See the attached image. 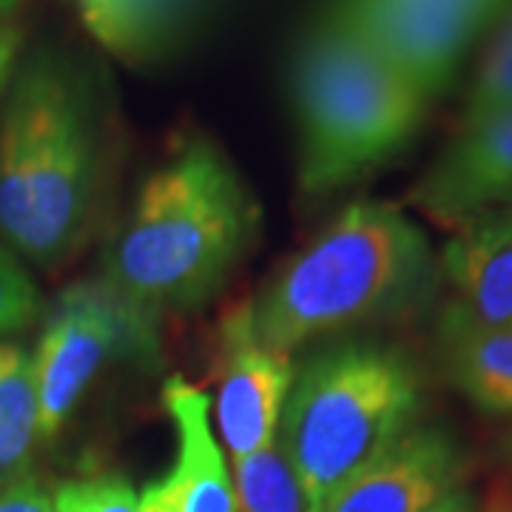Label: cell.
Instances as JSON below:
<instances>
[{"label": "cell", "instance_id": "6da1fadb", "mask_svg": "<svg viewBox=\"0 0 512 512\" xmlns=\"http://www.w3.org/2000/svg\"><path fill=\"white\" fill-rule=\"evenodd\" d=\"M254 228L256 205L234 165L211 140L191 137L140 185L103 279L157 316L200 308Z\"/></svg>", "mask_w": 512, "mask_h": 512}, {"label": "cell", "instance_id": "7a4b0ae2", "mask_svg": "<svg viewBox=\"0 0 512 512\" xmlns=\"http://www.w3.org/2000/svg\"><path fill=\"white\" fill-rule=\"evenodd\" d=\"M97 134L89 94L57 57L20 63L0 109V239L37 265L77 248L92 217Z\"/></svg>", "mask_w": 512, "mask_h": 512}, {"label": "cell", "instance_id": "3957f363", "mask_svg": "<svg viewBox=\"0 0 512 512\" xmlns=\"http://www.w3.org/2000/svg\"><path fill=\"white\" fill-rule=\"evenodd\" d=\"M430 271L427 237L404 211L353 202L259 293L256 333L291 356L319 336L404 311L424 293Z\"/></svg>", "mask_w": 512, "mask_h": 512}, {"label": "cell", "instance_id": "277c9868", "mask_svg": "<svg viewBox=\"0 0 512 512\" xmlns=\"http://www.w3.org/2000/svg\"><path fill=\"white\" fill-rule=\"evenodd\" d=\"M291 100L299 128V188L308 197L339 191L404 151L430 103L328 12L296 43Z\"/></svg>", "mask_w": 512, "mask_h": 512}, {"label": "cell", "instance_id": "5b68a950", "mask_svg": "<svg viewBox=\"0 0 512 512\" xmlns=\"http://www.w3.org/2000/svg\"><path fill=\"white\" fill-rule=\"evenodd\" d=\"M419 396L413 365L379 345L345 342L293 370L276 441L311 512L416 427Z\"/></svg>", "mask_w": 512, "mask_h": 512}, {"label": "cell", "instance_id": "8992f818", "mask_svg": "<svg viewBox=\"0 0 512 512\" xmlns=\"http://www.w3.org/2000/svg\"><path fill=\"white\" fill-rule=\"evenodd\" d=\"M160 316L103 276L74 282L57 296L35 350L40 441H52L77 402L111 362H154Z\"/></svg>", "mask_w": 512, "mask_h": 512}, {"label": "cell", "instance_id": "52a82bcc", "mask_svg": "<svg viewBox=\"0 0 512 512\" xmlns=\"http://www.w3.org/2000/svg\"><path fill=\"white\" fill-rule=\"evenodd\" d=\"M512 0H330V18L404 74L427 100L444 94L467 52Z\"/></svg>", "mask_w": 512, "mask_h": 512}, {"label": "cell", "instance_id": "ba28073f", "mask_svg": "<svg viewBox=\"0 0 512 512\" xmlns=\"http://www.w3.org/2000/svg\"><path fill=\"white\" fill-rule=\"evenodd\" d=\"M288 353L268 348L254 322V302L222 316L217 348V424L231 461L274 444L293 382Z\"/></svg>", "mask_w": 512, "mask_h": 512}, {"label": "cell", "instance_id": "9c48e42d", "mask_svg": "<svg viewBox=\"0 0 512 512\" xmlns=\"http://www.w3.org/2000/svg\"><path fill=\"white\" fill-rule=\"evenodd\" d=\"M512 197V106L458 131L410 200L441 225H464Z\"/></svg>", "mask_w": 512, "mask_h": 512}, {"label": "cell", "instance_id": "30bf717a", "mask_svg": "<svg viewBox=\"0 0 512 512\" xmlns=\"http://www.w3.org/2000/svg\"><path fill=\"white\" fill-rule=\"evenodd\" d=\"M461 458L439 427H410L322 507V512H427L456 490Z\"/></svg>", "mask_w": 512, "mask_h": 512}, {"label": "cell", "instance_id": "8fae6325", "mask_svg": "<svg viewBox=\"0 0 512 512\" xmlns=\"http://www.w3.org/2000/svg\"><path fill=\"white\" fill-rule=\"evenodd\" d=\"M163 402L177 430V458L140 493L143 512H237L234 481L211 427V396L185 379H168Z\"/></svg>", "mask_w": 512, "mask_h": 512}, {"label": "cell", "instance_id": "7c38bea8", "mask_svg": "<svg viewBox=\"0 0 512 512\" xmlns=\"http://www.w3.org/2000/svg\"><path fill=\"white\" fill-rule=\"evenodd\" d=\"M441 268L456 293L453 316L478 328L512 325V208H490L458 225Z\"/></svg>", "mask_w": 512, "mask_h": 512}, {"label": "cell", "instance_id": "4fadbf2b", "mask_svg": "<svg viewBox=\"0 0 512 512\" xmlns=\"http://www.w3.org/2000/svg\"><path fill=\"white\" fill-rule=\"evenodd\" d=\"M447 373L487 413H512V325L478 328L453 313L441 328Z\"/></svg>", "mask_w": 512, "mask_h": 512}, {"label": "cell", "instance_id": "5bb4252c", "mask_svg": "<svg viewBox=\"0 0 512 512\" xmlns=\"http://www.w3.org/2000/svg\"><path fill=\"white\" fill-rule=\"evenodd\" d=\"M191 0H77L89 35L120 60H146L168 46Z\"/></svg>", "mask_w": 512, "mask_h": 512}, {"label": "cell", "instance_id": "9a60e30c", "mask_svg": "<svg viewBox=\"0 0 512 512\" xmlns=\"http://www.w3.org/2000/svg\"><path fill=\"white\" fill-rule=\"evenodd\" d=\"M40 441L35 359L20 345L0 342V487L26 473Z\"/></svg>", "mask_w": 512, "mask_h": 512}, {"label": "cell", "instance_id": "2e32d148", "mask_svg": "<svg viewBox=\"0 0 512 512\" xmlns=\"http://www.w3.org/2000/svg\"><path fill=\"white\" fill-rule=\"evenodd\" d=\"M231 464L237 512H311L302 481L279 441Z\"/></svg>", "mask_w": 512, "mask_h": 512}, {"label": "cell", "instance_id": "e0dca14e", "mask_svg": "<svg viewBox=\"0 0 512 512\" xmlns=\"http://www.w3.org/2000/svg\"><path fill=\"white\" fill-rule=\"evenodd\" d=\"M512 106V6L493 26V37L476 69L458 131L478 126L495 111Z\"/></svg>", "mask_w": 512, "mask_h": 512}, {"label": "cell", "instance_id": "ac0fdd59", "mask_svg": "<svg viewBox=\"0 0 512 512\" xmlns=\"http://www.w3.org/2000/svg\"><path fill=\"white\" fill-rule=\"evenodd\" d=\"M40 313V291L20 256L0 242V339L29 328Z\"/></svg>", "mask_w": 512, "mask_h": 512}, {"label": "cell", "instance_id": "d6986e66", "mask_svg": "<svg viewBox=\"0 0 512 512\" xmlns=\"http://www.w3.org/2000/svg\"><path fill=\"white\" fill-rule=\"evenodd\" d=\"M57 512H143L140 493L123 478H86L57 487L52 495Z\"/></svg>", "mask_w": 512, "mask_h": 512}, {"label": "cell", "instance_id": "ffe728a7", "mask_svg": "<svg viewBox=\"0 0 512 512\" xmlns=\"http://www.w3.org/2000/svg\"><path fill=\"white\" fill-rule=\"evenodd\" d=\"M0 512H57L52 495L35 481H18L0 493Z\"/></svg>", "mask_w": 512, "mask_h": 512}, {"label": "cell", "instance_id": "44dd1931", "mask_svg": "<svg viewBox=\"0 0 512 512\" xmlns=\"http://www.w3.org/2000/svg\"><path fill=\"white\" fill-rule=\"evenodd\" d=\"M20 52H23V29L18 23L0 26V97L6 94L12 77L18 72Z\"/></svg>", "mask_w": 512, "mask_h": 512}, {"label": "cell", "instance_id": "7402d4cb", "mask_svg": "<svg viewBox=\"0 0 512 512\" xmlns=\"http://www.w3.org/2000/svg\"><path fill=\"white\" fill-rule=\"evenodd\" d=\"M427 512H476V501H473V495L467 493V490H458L456 487L453 493L444 495L439 504Z\"/></svg>", "mask_w": 512, "mask_h": 512}, {"label": "cell", "instance_id": "603a6c76", "mask_svg": "<svg viewBox=\"0 0 512 512\" xmlns=\"http://www.w3.org/2000/svg\"><path fill=\"white\" fill-rule=\"evenodd\" d=\"M23 0H0V26L12 23V15L18 12V6Z\"/></svg>", "mask_w": 512, "mask_h": 512}]
</instances>
